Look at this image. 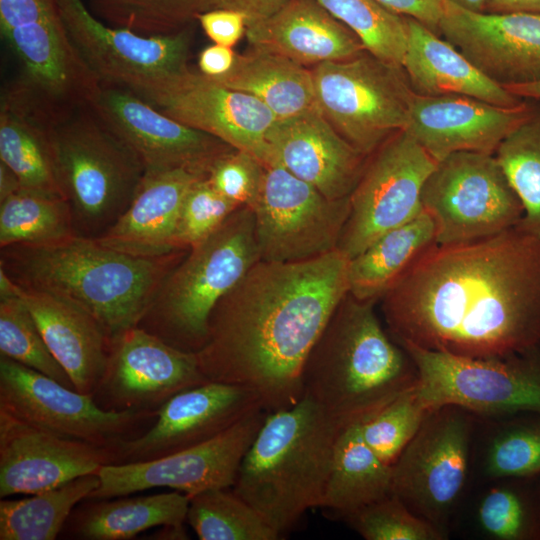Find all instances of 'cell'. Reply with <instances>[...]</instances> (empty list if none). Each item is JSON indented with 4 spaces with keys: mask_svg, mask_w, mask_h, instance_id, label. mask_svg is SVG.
<instances>
[{
    "mask_svg": "<svg viewBox=\"0 0 540 540\" xmlns=\"http://www.w3.org/2000/svg\"><path fill=\"white\" fill-rule=\"evenodd\" d=\"M381 300L398 345L472 358L540 347V237L515 226L434 243Z\"/></svg>",
    "mask_w": 540,
    "mask_h": 540,
    "instance_id": "6da1fadb",
    "label": "cell"
},
{
    "mask_svg": "<svg viewBox=\"0 0 540 540\" xmlns=\"http://www.w3.org/2000/svg\"><path fill=\"white\" fill-rule=\"evenodd\" d=\"M349 258L335 249L301 261L259 260L213 308L197 352L210 381L244 386L267 412L303 396L305 361L349 292Z\"/></svg>",
    "mask_w": 540,
    "mask_h": 540,
    "instance_id": "7a4b0ae2",
    "label": "cell"
},
{
    "mask_svg": "<svg viewBox=\"0 0 540 540\" xmlns=\"http://www.w3.org/2000/svg\"><path fill=\"white\" fill-rule=\"evenodd\" d=\"M188 250L134 256L72 235L2 247L0 268L20 288L56 296L88 312L112 339L139 325Z\"/></svg>",
    "mask_w": 540,
    "mask_h": 540,
    "instance_id": "3957f363",
    "label": "cell"
},
{
    "mask_svg": "<svg viewBox=\"0 0 540 540\" xmlns=\"http://www.w3.org/2000/svg\"><path fill=\"white\" fill-rule=\"evenodd\" d=\"M375 302L348 292L303 367V396L343 429L362 425L418 383L410 356L382 328Z\"/></svg>",
    "mask_w": 540,
    "mask_h": 540,
    "instance_id": "277c9868",
    "label": "cell"
},
{
    "mask_svg": "<svg viewBox=\"0 0 540 540\" xmlns=\"http://www.w3.org/2000/svg\"><path fill=\"white\" fill-rule=\"evenodd\" d=\"M344 430L307 396L267 412L232 489L284 534L320 506Z\"/></svg>",
    "mask_w": 540,
    "mask_h": 540,
    "instance_id": "5b68a950",
    "label": "cell"
},
{
    "mask_svg": "<svg viewBox=\"0 0 540 540\" xmlns=\"http://www.w3.org/2000/svg\"><path fill=\"white\" fill-rule=\"evenodd\" d=\"M51 140L74 233L95 240L129 207L145 169L88 103L55 113Z\"/></svg>",
    "mask_w": 540,
    "mask_h": 540,
    "instance_id": "8992f818",
    "label": "cell"
},
{
    "mask_svg": "<svg viewBox=\"0 0 540 540\" xmlns=\"http://www.w3.org/2000/svg\"><path fill=\"white\" fill-rule=\"evenodd\" d=\"M259 260L254 212L241 206L189 248L138 326L173 347L197 353L207 341L213 308Z\"/></svg>",
    "mask_w": 540,
    "mask_h": 540,
    "instance_id": "52a82bcc",
    "label": "cell"
},
{
    "mask_svg": "<svg viewBox=\"0 0 540 540\" xmlns=\"http://www.w3.org/2000/svg\"><path fill=\"white\" fill-rule=\"evenodd\" d=\"M418 374V391L431 410L461 407L475 416L501 418L540 413V347L502 357L472 358L400 345Z\"/></svg>",
    "mask_w": 540,
    "mask_h": 540,
    "instance_id": "ba28073f",
    "label": "cell"
},
{
    "mask_svg": "<svg viewBox=\"0 0 540 540\" xmlns=\"http://www.w3.org/2000/svg\"><path fill=\"white\" fill-rule=\"evenodd\" d=\"M311 71L321 113L362 154L405 129L414 92L402 67L364 51Z\"/></svg>",
    "mask_w": 540,
    "mask_h": 540,
    "instance_id": "9c48e42d",
    "label": "cell"
},
{
    "mask_svg": "<svg viewBox=\"0 0 540 540\" xmlns=\"http://www.w3.org/2000/svg\"><path fill=\"white\" fill-rule=\"evenodd\" d=\"M435 243L496 235L519 224L523 206L495 154L456 152L439 161L422 189Z\"/></svg>",
    "mask_w": 540,
    "mask_h": 540,
    "instance_id": "30bf717a",
    "label": "cell"
},
{
    "mask_svg": "<svg viewBox=\"0 0 540 540\" xmlns=\"http://www.w3.org/2000/svg\"><path fill=\"white\" fill-rule=\"evenodd\" d=\"M477 419L454 405L432 410L392 465L391 494L444 532L467 483Z\"/></svg>",
    "mask_w": 540,
    "mask_h": 540,
    "instance_id": "8fae6325",
    "label": "cell"
},
{
    "mask_svg": "<svg viewBox=\"0 0 540 540\" xmlns=\"http://www.w3.org/2000/svg\"><path fill=\"white\" fill-rule=\"evenodd\" d=\"M1 34L19 62L18 80L52 110L87 104L99 83L67 33L58 0H0Z\"/></svg>",
    "mask_w": 540,
    "mask_h": 540,
    "instance_id": "7c38bea8",
    "label": "cell"
},
{
    "mask_svg": "<svg viewBox=\"0 0 540 540\" xmlns=\"http://www.w3.org/2000/svg\"><path fill=\"white\" fill-rule=\"evenodd\" d=\"M0 411L62 437L112 448L136 438L157 412L107 411L84 394L0 355Z\"/></svg>",
    "mask_w": 540,
    "mask_h": 540,
    "instance_id": "4fadbf2b",
    "label": "cell"
},
{
    "mask_svg": "<svg viewBox=\"0 0 540 540\" xmlns=\"http://www.w3.org/2000/svg\"><path fill=\"white\" fill-rule=\"evenodd\" d=\"M252 210L260 260L301 261L337 249L350 196L330 199L281 165L268 163Z\"/></svg>",
    "mask_w": 540,
    "mask_h": 540,
    "instance_id": "5bb4252c",
    "label": "cell"
},
{
    "mask_svg": "<svg viewBox=\"0 0 540 540\" xmlns=\"http://www.w3.org/2000/svg\"><path fill=\"white\" fill-rule=\"evenodd\" d=\"M350 194V213L338 247L349 259L422 211V189L437 165L405 130L376 149Z\"/></svg>",
    "mask_w": 540,
    "mask_h": 540,
    "instance_id": "9a60e30c",
    "label": "cell"
},
{
    "mask_svg": "<svg viewBox=\"0 0 540 540\" xmlns=\"http://www.w3.org/2000/svg\"><path fill=\"white\" fill-rule=\"evenodd\" d=\"M126 89L177 121L267 163L266 136L277 119L256 97L226 87L189 66Z\"/></svg>",
    "mask_w": 540,
    "mask_h": 540,
    "instance_id": "2e32d148",
    "label": "cell"
},
{
    "mask_svg": "<svg viewBox=\"0 0 540 540\" xmlns=\"http://www.w3.org/2000/svg\"><path fill=\"white\" fill-rule=\"evenodd\" d=\"M266 414L257 409L211 440L157 459L105 465L97 472L99 486L86 499L114 498L158 487L188 497L232 488Z\"/></svg>",
    "mask_w": 540,
    "mask_h": 540,
    "instance_id": "e0dca14e",
    "label": "cell"
},
{
    "mask_svg": "<svg viewBox=\"0 0 540 540\" xmlns=\"http://www.w3.org/2000/svg\"><path fill=\"white\" fill-rule=\"evenodd\" d=\"M69 38L100 85L130 88L188 67L191 32L143 35L97 18L84 0H58Z\"/></svg>",
    "mask_w": 540,
    "mask_h": 540,
    "instance_id": "ac0fdd59",
    "label": "cell"
},
{
    "mask_svg": "<svg viewBox=\"0 0 540 540\" xmlns=\"http://www.w3.org/2000/svg\"><path fill=\"white\" fill-rule=\"evenodd\" d=\"M207 381L195 353L136 326L111 339L104 373L91 395L107 411L157 412L177 393Z\"/></svg>",
    "mask_w": 540,
    "mask_h": 540,
    "instance_id": "d6986e66",
    "label": "cell"
},
{
    "mask_svg": "<svg viewBox=\"0 0 540 540\" xmlns=\"http://www.w3.org/2000/svg\"><path fill=\"white\" fill-rule=\"evenodd\" d=\"M88 104L136 154L145 173L186 169L207 177L212 164L232 149L123 87L99 84Z\"/></svg>",
    "mask_w": 540,
    "mask_h": 540,
    "instance_id": "ffe728a7",
    "label": "cell"
},
{
    "mask_svg": "<svg viewBox=\"0 0 540 540\" xmlns=\"http://www.w3.org/2000/svg\"><path fill=\"white\" fill-rule=\"evenodd\" d=\"M261 408L259 397L241 385L209 380L188 388L160 407L147 431L112 447L115 464L153 460L199 445Z\"/></svg>",
    "mask_w": 540,
    "mask_h": 540,
    "instance_id": "44dd1931",
    "label": "cell"
},
{
    "mask_svg": "<svg viewBox=\"0 0 540 540\" xmlns=\"http://www.w3.org/2000/svg\"><path fill=\"white\" fill-rule=\"evenodd\" d=\"M438 33L503 87L540 81V13L478 12L445 0Z\"/></svg>",
    "mask_w": 540,
    "mask_h": 540,
    "instance_id": "7402d4cb",
    "label": "cell"
},
{
    "mask_svg": "<svg viewBox=\"0 0 540 540\" xmlns=\"http://www.w3.org/2000/svg\"><path fill=\"white\" fill-rule=\"evenodd\" d=\"M115 464L112 448L70 439L0 411V498L30 495Z\"/></svg>",
    "mask_w": 540,
    "mask_h": 540,
    "instance_id": "603a6c76",
    "label": "cell"
},
{
    "mask_svg": "<svg viewBox=\"0 0 540 540\" xmlns=\"http://www.w3.org/2000/svg\"><path fill=\"white\" fill-rule=\"evenodd\" d=\"M533 108L526 100L502 107L464 95L414 93L404 130L437 162L463 151L495 154Z\"/></svg>",
    "mask_w": 540,
    "mask_h": 540,
    "instance_id": "cb8c5ba5",
    "label": "cell"
},
{
    "mask_svg": "<svg viewBox=\"0 0 540 540\" xmlns=\"http://www.w3.org/2000/svg\"><path fill=\"white\" fill-rule=\"evenodd\" d=\"M266 143V164L281 165L330 199L350 196L369 157L347 142L319 108L276 120Z\"/></svg>",
    "mask_w": 540,
    "mask_h": 540,
    "instance_id": "d4e9b609",
    "label": "cell"
},
{
    "mask_svg": "<svg viewBox=\"0 0 540 540\" xmlns=\"http://www.w3.org/2000/svg\"><path fill=\"white\" fill-rule=\"evenodd\" d=\"M203 177L186 169L145 173L129 207L95 241L134 256H161L182 250L175 244L181 206L191 186Z\"/></svg>",
    "mask_w": 540,
    "mask_h": 540,
    "instance_id": "484cf974",
    "label": "cell"
},
{
    "mask_svg": "<svg viewBox=\"0 0 540 540\" xmlns=\"http://www.w3.org/2000/svg\"><path fill=\"white\" fill-rule=\"evenodd\" d=\"M252 48L285 56L303 66L358 56L359 39L316 0H289L270 17L249 24Z\"/></svg>",
    "mask_w": 540,
    "mask_h": 540,
    "instance_id": "4316f807",
    "label": "cell"
},
{
    "mask_svg": "<svg viewBox=\"0 0 540 540\" xmlns=\"http://www.w3.org/2000/svg\"><path fill=\"white\" fill-rule=\"evenodd\" d=\"M18 292L75 389L91 394L104 373L110 351L111 339L102 325L88 312L56 296L19 286Z\"/></svg>",
    "mask_w": 540,
    "mask_h": 540,
    "instance_id": "83f0119b",
    "label": "cell"
},
{
    "mask_svg": "<svg viewBox=\"0 0 540 540\" xmlns=\"http://www.w3.org/2000/svg\"><path fill=\"white\" fill-rule=\"evenodd\" d=\"M54 112L20 82L7 87L0 102V161L22 188L64 199L52 149Z\"/></svg>",
    "mask_w": 540,
    "mask_h": 540,
    "instance_id": "f1b7e54d",
    "label": "cell"
},
{
    "mask_svg": "<svg viewBox=\"0 0 540 540\" xmlns=\"http://www.w3.org/2000/svg\"><path fill=\"white\" fill-rule=\"evenodd\" d=\"M406 20L408 41L402 68L415 94L464 95L502 107L525 101L485 76L446 39L415 19Z\"/></svg>",
    "mask_w": 540,
    "mask_h": 540,
    "instance_id": "f546056e",
    "label": "cell"
},
{
    "mask_svg": "<svg viewBox=\"0 0 540 540\" xmlns=\"http://www.w3.org/2000/svg\"><path fill=\"white\" fill-rule=\"evenodd\" d=\"M84 499L68 517L59 537L128 540L164 525H184L189 497L179 491L129 497Z\"/></svg>",
    "mask_w": 540,
    "mask_h": 540,
    "instance_id": "4dcf8cb0",
    "label": "cell"
},
{
    "mask_svg": "<svg viewBox=\"0 0 540 540\" xmlns=\"http://www.w3.org/2000/svg\"><path fill=\"white\" fill-rule=\"evenodd\" d=\"M211 79L256 97L277 120L318 108L312 71L270 51L252 48L237 54L229 72Z\"/></svg>",
    "mask_w": 540,
    "mask_h": 540,
    "instance_id": "1f68e13d",
    "label": "cell"
},
{
    "mask_svg": "<svg viewBox=\"0 0 540 540\" xmlns=\"http://www.w3.org/2000/svg\"><path fill=\"white\" fill-rule=\"evenodd\" d=\"M392 466L383 463L364 441L360 425L339 436L319 508L345 520L361 508L391 494Z\"/></svg>",
    "mask_w": 540,
    "mask_h": 540,
    "instance_id": "d6a6232c",
    "label": "cell"
},
{
    "mask_svg": "<svg viewBox=\"0 0 540 540\" xmlns=\"http://www.w3.org/2000/svg\"><path fill=\"white\" fill-rule=\"evenodd\" d=\"M434 243V224L422 211L409 222L382 234L349 259V293L363 301L381 299L408 267Z\"/></svg>",
    "mask_w": 540,
    "mask_h": 540,
    "instance_id": "836d02e7",
    "label": "cell"
},
{
    "mask_svg": "<svg viewBox=\"0 0 540 540\" xmlns=\"http://www.w3.org/2000/svg\"><path fill=\"white\" fill-rule=\"evenodd\" d=\"M99 476L88 474L61 486L0 501V540H54L78 503L99 486Z\"/></svg>",
    "mask_w": 540,
    "mask_h": 540,
    "instance_id": "e575fe53",
    "label": "cell"
},
{
    "mask_svg": "<svg viewBox=\"0 0 540 540\" xmlns=\"http://www.w3.org/2000/svg\"><path fill=\"white\" fill-rule=\"evenodd\" d=\"M476 520L493 540H540L538 478L496 480L480 498Z\"/></svg>",
    "mask_w": 540,
    "mask_h": 540,
    "instance_id": "d590c367",
    "label": "cell"
},
{
    "mask_svg": "<svg viewBox=\"0 0 540 540\" xmlns=\"http://www.w3.org/2000/svg\"><path fill=\"white\" fill-rule=\"evenodd\" d=\"M186 522L201 540H276L281 536L232 488L189 497Z\"/></svg>",
    "mask_w": 540,
    "mask_h": 540,
    "instance_id": "8d00e7d4",
    "label": "cell"
},
{
    "mask_svg": "<svg viewBox=\"0 0 540 540\" xmlns=\"http://www.w3.org/2000/svg\"><path fill=\"white\" fill-rule=\"evenodd\" d=\"M75 235L65 199L20 188L0 202V248Z\"/></svg>",
    "mask_w": 540,
    "mask_h": 540,
    "instance_id": "74e56055",
    "label": "cell"
},
{
    "mask_svg": "<svg viewBox=\"0 0 540 540\" xmlns=\"http://www.w3.org/2000/svg\"><path fill=\"white\" fill-rule=\"evenodd\" d=\"M482 468L492 480L540 477V413L521 412L493 422Z\"/></svg>",
    "mask_w": 540,
    "mask_h": 540,
    "instance_id": "f35d334b",
    "label": "cell"
},
{
    "mask_svg": "<svg viewBox=\"0 0 540 540\" xmlns=\"http://www.w3.org/2000/svg\"><path fill=\"white\" fill-rule=\"evenodd\" d=\"M495 156L523 206L517 226L540 237V107L505 137Z\"/></svg>",
    "mask_w": 540,
    "mask_h": 540,
    "instance_id": "ab89813d",
    "label": "cell"
},
{
    "mask_svg": "<svg viewBox=\"0 0 540 540\" xmlns=\"http://www.w3.org/2000/svg\"><path fill=\"white\" fill-rule=\"evenodd\" d=\"M375 57L402 67L408 41L406 17L377 0H316Z\"/></svg>",
    "mask_w": 540,
    "mask_h": 540,
    "instance_id": "60d3db41",
    "label": "cell"
},
{
    "mask_svg": "<svg viewBox=\"0 0 540 540\" xmlns=\"http://www.w3.org/2000/svg\"><path fill=\"white\" fill-rule=\"evenodd\" d=\"M90 11L110 26L143 35H168L188 28L209 10L210 0H86Z\"/></svg>",
    "mask_w": 540,
    "mask_h": 540,
    "instance_id": "b9f144b4",
    "label": "cell"
},
{
    "mask_svg": "<svg viewBox=\"0 0 540 540\" xmlns=\"http://www.w3.org/2000/svg\"><path fill=\"white\" fill-rule=\"evenodd\" d=\"M0 355L76 390L20 296L0 299Z\"/></svg>",
    "mask_w": 540,
    "mask_h": 540,
    "instance_id": "7bdbcfd3",
    "label": "cell"
},
{
    "mask_svg": "<svg viewBox=\"0 0 540 540\" xmlns=\"http://www.w3.org/2000/svg\"><path fill=\"white\" fill-rule=\"evenodd\" d=\"M431 411L416 385L360 425L362 437L383 463L392 466Z\"/></svg>",
    "mask_w": 540,
    "mask_h": 540,
    "instance_id": "ee69618b",
    "label": "cell"
},
{
    "mask_svg": "<svg viewBox=\"0 0 540 540\" xmlns=\"http://www.w3.org/2000/svg\"><path fill=\"white\" fill-rule=\"evenodd\" d=\"M345 521L366 540H443L447 536L393 494L361 508Z\"/></svg>",
    "mask_w": 540,
    "mask_h": 540,
    "instance_id": "f6af8a7d",
    "label": "cell"
},
{
    "mask_svg": "<svg viewBox=\"0 0 540 540\" xmlns=\"http://www.w3.org/2000/svg\"><path fill=\"white\" fill-rule=\"evenodd\" d=\"M239 207L217 192L206 177L197 180L181 206L175 234L176 247L189 249L203 241Z\"/></svg>",
    "mask_w": 540,
    "mask_h": 540,
    "instance_id": "bcb514c9",
    "label": "cell"
},
{
    "mask_svg": "<svg viewBox=\"0 0 540 540\" xmlns=\"http://www.w3.org/2000/svg\"><path fill=\"white\" fill-rule=\"evenodd\" d=\"M264 167L253 154L232 148L212 164L206 178L226 199L252 208L259 195Z\"/></svg>",
    "mask_w": 540,
    "mask_h": 540,
    "instance_id": "7dc6e473",
    "label": "cell"
},
{
    "mask_svg": "<svg viewBox=\"0 0 540 540\" xmlns=\"http://www.w3.org/2000/svg\"><path fill=\"white\" fill-rule=\"evenodd\" d=\"M196 20L214 44L233 47L246 34V17L235 10L211 9L198 14Z\"/></svg>",
    "mask_w": 540,
    "mask_h": 540,
    "instance_id": "c3c4849f",
    "label": "cell"
},
{
    "mask_svg": "<svg viewBox=\"0 0 540 540\" xmlns=\"http://www.w3.org/2000/svg\"><path fill=\"white\" fill-rule=\"evenodd\" d=\"M392 12L412 18L435 33L444 12L445 0H377Z\"/></svg>",
    "mask_w": 540,
    "mask_h": 540,
    "instance_id": "681fc988",
    "label": "cell"
},
{
    "mask_svg": "<svg viewBox=\"0 0 540 540\" xmlns=\"http://www.w3.org/2000/svg\"><path fill=\"white\" fill-rule=\"evenodd\" d=\"M289 0H210L209 10L211 9H231L241 12L245 15L247 25L264 20Z\"/></svg>",
    "mask_w": 540,
    "mask_h": 540,
    "instance_id": "f907efd6",
    "label": "cell"
},
{
    "mask_svg": "<svg viewBox=\"0 0 540 540\" xmlns=\"http://www.w3.org/2000/svg\"><path fill=\"white\" fill-rule=\"evenodd\" d=\"M237 54L232 47L213 44L204 48L198 56L199 72L209 78H218L231 70Z\"/></svg>",
    "mask_w": 540,
    "mask_h": 540,
    "instance_id": "816d5d0a",
    "label": "cell"
},
{
    "mask_svg": "<svg viewBox=\"0 0 540 540\" xmlns=\"http://www.w3.org/2000/svg\"><path fill=\"white\" fill-rule=\"evenodd\" d=\"M484 11L540 13V0H486Z\"/></svg>",
    "mask_w": 540,
    "mask_h": 540,
    "instance_id": "f5cc1de1",
    "label": "cell"
},
{
    "mask_svg": "<svg viewBox=\"0 0 540 540\" xmlns=\"http://www.w3.org/2000/svg\"><path fill=\"white\" fill-rule=\"evenodd\" d=\"M21 183L16 174L0 161V202L17 192Z\"/></svg>",
    "mask_w": 540,
    "mask_h": 540,
    "instance_id": "db71d44e",
    "label": "cell"
},
{
    "mask_svg": "<svg viewBox=\"0 0 540 540\" xmlns=\"http://www.w3.org/2000/svg\"><path fill=\"white\" fill-rule=\"evenodd\" d=\"M512 94L524 100L540 101V81L505 87Z\"/></svg>",
    "mask_w": 540,
    "mask_h": 540,
    "instance_id": "11a10c76",
    "label": "cell"
},
{
    "mask_svg": "<svg viewBox=\"0 0 540 540\" xmlns=\"http://www.w3.org/2000/svg\"><path fill=\"white\" fill-rule=\"evenodd\" d=\"M153 539H187L184 525H164L152 534Z\"/></svg>",
    "mask_w": 540,
    "mask_h": 540,
    "instance_id": "9f6ffc18",
    "label": "cell"
},
{
    "mask_svg": "<svg viewBox=\"0 0 540 540\" xmlns=\"http://www.w3.org/2000/svg\"><path fill=\"white\" fill-rule=\"evenodd\" d=\"M462 8L471 11H484L486 0H448Z\"/></svg>",
    "mask_w": 540,
    "mask_h": 540,
    "instance_id": "6f0895ef",
    "label": "cell"
},
{
    "mask_svg": "<svg viewBox=\"0 0 540 540\" xmlns=\"http://www.w3.org/2000/svg\"><path fill=\"white\" fill-rule=\"evenodd\" d=\"M538 487H539V492H540V477L538 478Z\"/></svg>",
    "mask_w": 540,
    "mask_h": 540,
    "instance_id": "680465c9",
    "label": "cell"
}]
</instances>
